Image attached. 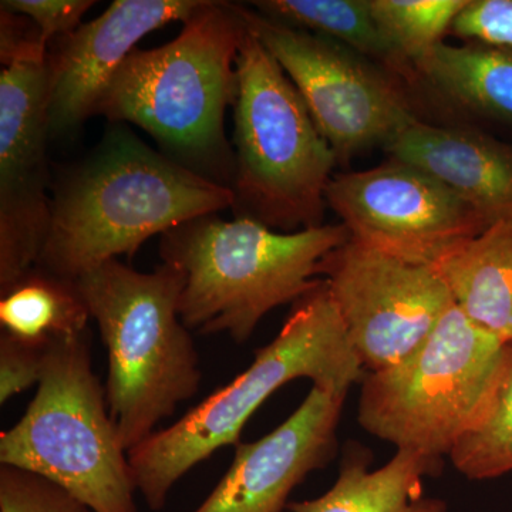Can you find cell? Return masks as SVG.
Returning a JSON list of instances; mask_svg holds the SVG:
<instances>
[{
    "mask_svg": "<svg viewBox=\"0 0 512 512\" xmlns=\"http://www.w3.org/2000/svg\"><path fill=\"white\" fill-rule=\"evenodd\" d=\"M49 57L42 33L28 16L0 9V63L43 62Z\"/></svg>",
    "mask_w": 512,
    "mask_h": 512,
    "instance_id": "obj_27",
    "label": "cell"
},
{
    "mask_svg": "<svg viewBox=\"0 0 512 512\" xmlns=\"http://www.w3.org/2000/svg\"><path fill=\"white\" fill-rule=\"evenodd\" d=\"M326 204L352 241L414 264L434 266L491 227L446 184L392 158L370 170L335 175Z\"/></svg>",
    "mask_w": 512,
    "mask_h": 512,
    "instance_id": "obj_10",
    "label": "cell"
},
{
    "mask_svg": "<svg viewBox=\"0 0 512 512\" xmlns=\"http://www.w3.org/2000/svg\"><path fill=\"white\" fill-rule=\"evenodd\" d=\"M441 461L397 451L389 463L369 470L365 454L346 453L339 477L315 500L291 503L292 512H447L443 500L424 493L423 478Z\"/></svg>",
    "mask_w": 512,
    "mask_h": 512,
    "instance_id": "obj_17",
    "label": "cell"
},
{
    "mask_svg": "<svg viewBox=\"0 0 512 512\" xmlns=\"http://www.w3.org/2000/svg\"><path fill=\"white\" fill-rule=\"evenodd\" d=\"M507 345L453 303L419 348L366 373L357 421L397 451L441 461L483 416Z\"/></svg>",
    "mask_w": 512,
    "mask_h": 512,
    "instance_id": "obj_8",
    "label": "cell"
},
{
    "mask_svg": "<svg viewBox=\"0 0 512 512\" xmlns=\"http://www.w3.org/2000/svg\"><path fill=\"white\" fill-rule=\"evenodd\" d=\"M45 345H33L2 333L0 338V403L39 383Z\"/></svg>",
    "mask_w": 512,
    "mask_h": 512,
    "instance_id": "obj_26",
    "label": "cell"
},
{
    "mask_svg": "<svg viewBox=\"0 0 512 512\" xmlns=\"http://www.w3.org/2000/svg\"><path fill=\"white\" fill-rule=\"evenodd\" d=\"M245 33L238 3L204 0L170 43L136 49L124 60L93 116L143 128L191 170L200 165L234 173L224 121L237 101Z\"/></svg>",
    "mask_w": 512,
    "mask_h": 512,
    "instance_id": "obj_3",
    "label": "cell"
},
{
    "mask_svg": "<svg viewBox=\"0 0 512 512\" xmlns=\"http://www.w3.org/2000/svg\"><path fill=\"white\" fill-rule=\"evenodd\" d=\"M413 69L417 79L448 99L512 127V50L480 42H441Z\"/></svg>",
    "mask_w": 512,
    "mask_h": 512,
    "instance_id": "obj_18",
    "label": "cell"
},
{
    "mask_svg": "<svg viewBox=\"0 0 512 512\" xmlns=\"http://www.w3.org/2000/svg\"><path fill=\"white\" fill-rule=\"evenodd\" d=\"M461 476L493 480L512 473V343L483 416L450 453Z\"/></svg>",
    "mask_w": 512,
    "mask_h": 512,
    "instance_id": "obj_21",
    "label": "cell"
},
{
    "mask_svg": "<svg viewBox=\"0 0 512 512\" xmlns=\"http://www.w3.org/2000/svg\"><path fill=\"white\" fill-rule=\"evenodd\" d=\"M434 269L471 322L512 343V221L458 245Z\"/></svg>",
    "mask_w": 512,
    "mask_h": 512,
    "instance_id": "obj_16",
    "label": "cell"
},
{
    "mask_svg": "<svg viewBox=\"0 0 512 512\" xmlns=\"http://www.w3.org/2000/svg\"><path fill=\"white\" fill-rule=\"evenodd\" d=\"M349 239L343 224L281 232L251 218L205 215L165 232L160 254L183 272L184 325L242 343L266 313L318 288L323 261Z\"/></svg>",
    "mask_w": 512,
    "mask_h": 512,
    "instance_id": "obj_4",
    "label": "cell"
},
{
    "mask_svg": "<svg viewBox=\"0 0 512 512\" xmlns=\"http://www.w3.org/2000/svg\"><path fill=\"white\" fill-rule=\"evenodd\" d=\"M384 150L456 191L488 224L512 221V143L477 128L417 119L394 134Z\"/></svg>",
    "mask_w": 512,
    "mask_h": 512,
    "instance_id": "obj_15",
    "label": "cell"
},
{
    "mask_svg": "<svg viewBox=\"0 0 512 512\" xmlns=\"http://www.w3.org/2000/svg\"><path fill=\"white\" fill-rule=\"evenodd\" d=\"M50 87L49 57L0 73V293L35 268L49 235Z\"/></svg>",
    "mask_w": 512,
    "mask_h": 512,
    "instance_id": "obj_12",
    "label": "cell"
},
{
    "mask_svg": "<svg viewBox=\"0 0 512 512\" xmlns=\"http://www.w3.org/2000/svg\"><path fill=\"white\" fill-rule=\"evenodd\" d=\"M367 2L383 35L412 69L414 63L419 62L433 47L443 42L444 35L451 32L457 16L468 5V0Z\"/></svg>",
    "mask_w": 512,
    "mask_h": 512,
    "instance_id": "obj_22",
    "label": "cell"
},
{
    "mask_svg": "<svg viewBox=\"0 0 512 512\" xmlns=\"http://www.w3.org/2000/svg\"><path fill=\"white\" fill-rule=\"evenodd\" d=\"M266 18L348 47L357 55L383 63L406 80H416L412 67L383 35L367 0H262L251 2Z\"/></svg>",
    "mask_w": 512,
    "mask_h": 512,
    "instance_id": "obj_19",
    "label": "cell"
},
{
    "mask_svg": "<svg viewBox=\"0 0 512 512\" xmlns=\"http://www.w3.org/2000/svg\"><path fill=\"white\" fill-rule=\"evenodd\" d=\"M204 0H116L99 18L62 37L49 52V123L69 133L93 116L94 107L137 43L154 30L185 22Z\"/></svg>",
    "mask_w": 512,
    "mask_h": 512,
    "instance_id": "obj_14",
    "label": "cell"
},
{
    "mask_svg": "<svg viewBox=\"0 0 512 512\" xmlns=\"http://www.w3.org/2000/svg\"><path fill=\"white\" fill-rule=\"evenodd\" d=\"M346 396L312 386L281 426L235 446L231 467L194 512H284L293 488L335 456Z\"/></svg>",
    "mask_w": 512,
    "mask_h": 512,
    "instance_id": "obj_13",
    "label": "cell"
},
{
    "mask_svg": "<svg viewBox=\"0 0 512 512\" xmlns=\"http://www.w3.org/2000/svg\"><path fill=\"white\" fill-rule=\"evenodd\" d=\"M366 373L323 279L295 303L284 328L269 345L256 350L245 372L173 426L128 451L137 490L151 510H161L171 488L192 467L218 448L241 443L249 417L276 390L293 380L309 379L313 386L349 393Z\"/></svg>",
    "mask_w": 512,
    "mask_h": 512,
    "instance_id": "obj_2",
    "label": "cell"
},
{
    "mask_svg": "<svg viewBox=\"0 0 512 512\" xmlns=\"http://www.w3.org/2000/svg\"><path fill=\"white\" fill-rule=\"evenodd\" d=\"M0 463L52 481L92 512H137L127 450L92 369L89 330L46 343L36 396L0 434Z\"/></svg>",
    "mask_w": 512,
    "mask_h": 512,
    "instance_id": "obj_7",
    "label": "cell"
},
{
    "mask_svg": "<svg viewBox=\"0 0 512 512\" xmlns=\"http://www.w3.org/2000/svg\"><path fill=\"white\" fill-rule=\"evenodd\" d=\"M232 204L228 185L117 128L57 188L36 266L76 281L120 255L133 256L154 235Z\"/></svg>",
    "mask_w": 512,
    "mask_h": 512,
    "instance_id": "obj_1",
    "label": "cell"
},
{
    "mask_svg": "<svg viewBox=\"0 0 512 512\" xmlns=\"http://www.w3.org/2000/svg\"><path fill=\"white\" fill-rule=\"evenodd\" d=\"M366 372L419 348L453 298L434 266L414 264L349 239L320 266Z\"/></svg>",
    "mask_w": 512,
    "mask_h": 512,
    "instance_id": "obj_11",
    "label": "cell"
},
{
    "mask_svg": "<svg viewBox=\"0 0 512 512\" xmlns=\"http://www.w3.org/2000/svg\"><path fill=\"white\" fill-rule=\"evenodd\" d=\"M242 18L296 87L338 164L382 144L417 120L409 99L366 57L328 37L266 18Z\"/></svg>",
    "mask_w": 512,
    "mask_h": 512,
    "instance_id": "obj_9",
    "label": "cell"
},
{
    "mask_svg": "<svg viewBox=\"0 0 512 512\" xmlns=\"http://www.w3.org/2000/svg\"><path fill=\"white\" fill-rule=\"evenodd\" d=\"M451 32L468 42L512 50V0H468Z\"/></svg>",
    "mask_w": 512,
    "mask_h": 512,
    "instance_id": "obj_24",
    "label": "cell"
},
{
    "mask_svg": "<svg viewBox=\"0 0 512 512\" xmlns=\"http://www.w3.org/2000/svg\"><path fill=\"white\" fill-rule=\"evenodd\" d=\"M0 512H92L59 485L29 471L0 468Z\"/></svg>",
    "mask_w": 512,
    "mask_h": 512,
    "instance_id": "obj_23",
    "label": "cell"
},
{
    "mask_svg": "<svg viewBox=\"0 0 512 512\" xmlns=\"http://www.w3.org/2000/svg\"><path fill=\"white\" fill-rule=\"evenodd\" d=\"M109 353L106 400L127 453L200 389L190 332L180 318L183 272L143 274L111 259L76 279Z\"/></svg>",
    "mask_w": 512,
    "mask_h": 512,
    "instance_id": "obj_5",
    "label": "cell"
},
{
    "mask_svg": "<svg viewBox=\"0 0 512 512\" xmlns=\"http://www.w3.org/2000/svg\"><path fill=\"white\" fill-rule=\"evenodd\" d=\"M237 73L229 185L235 217L281 232L320 227L335 153L291 79L248 26Z\"/></svg>",
    "mask_w": 512,
    "mask_h": 512,
    "instance_id": "obj_6",
    "label": "cell"
},
{
    "mask_svg": "<svg viewBox=\"0 0 512 512\" xmlns=\"http://www.w3.org/2000/svg\"><path fill=\"white\" fill-rule=\"evenodd\" d=\"M93 0H3L0 9L20 13L35 22L46 45L55 37L72 35L82 26V18Z\"/></svg>",
    "mask_w": 512,
    "mask_h": 512,
    "instance_id": "obj_25",
    "label": "cell"
},
{
    "mask_svg": "<svg viewBox=\"0 0 512 512\" xmlns=\"http://www.w3.org/2000/svg\"><path fill=\"white\" fill-rule=\"evenodd\" d=\"M92 318L76 281L30 269L2 292L0 323L5 333L33 345L86 332Z\"/></svg>",
    "mask_w": 512,
    "mask_h": 512,
    "instance_id": "obj_20",
    "label": "cell"
}]
</instances>
